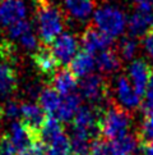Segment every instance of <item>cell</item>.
I'll use <instances>...</instances> for the list:
<instances>
[{
  "label": "cell",
  "mask_w": 153,
  "mask_h": 155,
  "mask_svg": "<svg viewBox=\"0 0 153 155\" xmlns=\"http://www.w3.org/2000/svg\"><path fill=\"white\" fill-rule=\"evenodd\" d=\"M134 2H136V3H143V2H149V0H134Z\"/></svg>",
  "instance_id": "836d02e7"
},
{
  "label": "cell",
  "mask_w": 153,
  "mask_h": 155,
  "mask_svg": "<svg viewBox=\"0 0 153 155\" xmlns=\"http://www.w3.org/2000/svg\"><path fill=\"white\" fill-rule=\"evenodd\" d=\"M63 96L54 88L52 86H47L42 88L38 95V105L42 108V110L48 115H55L58 109L60 107Z\"/></svg>",
  "instance_id": "44dd1931"
},
{
  "label": "cell",
  "mask_w": 153,
  "mask_h": 155,
  "mask_svg": "<svg viewBox=\"0 0 153 155\" xmlns=\"http://www.w3.org/2000/svg\"><path fill=\"white\" fill-rule=\"evenodd\" d=\"M102 110L97 107H89L84 105L80 107L76 112L75 117L73 118V132L95 141L96 138L101 137L100 132V119H101Z\"/></svg>",
  "instance_id": "277c9868"
},
{
  "label": "cell",
  "mask_w": 153,
  "mask_h": 155,
  "mask_svg": "<svg viewBox=\"0 0 153 155\" xmlns=\"http://www.w3.org/2000/svg\"><path fill=\"white\" fill-rule=\"evenodd\" d=\"M145 101L143 105V109L147 115H153V69L151 71V77H149V85L145 92Z\"/></svg>",
  "instance_id": "f1b7e54d"
},
{
  "label": "cell",
  "mask_w": 153,
  "mask_h": 155,
  "mask_svg": "<svg viewBox=\"0 0 153 155\" xmlns=\"http://www.w3.org/2000/svg\"><path fill=\"white\" fill-rule=\"evenodd\" d=\"M117 54L120 55V58H123L124 60H132L136 51H138V41L133 36H125L119 41L117 45Z\"/></svg>",
  "instance_id": "cb8c5ba5"
},
{
  "label": "cell",
  "mask_w": 153,
  "mask_h": 155,
  "mask_svg": "<svg viewBox=\"0 0 153 155\" xmlns=\"http://www.w3.org/2000/svg\"><path fill=\"white\" fill-rule=\"evenodd\" d=\"M18 41L20 42V45L23 46L26 50L32 51V53H33L35 50H37L38 46H40L38 45V40H37V37H36L35 32L32 28L28 30L27 32H24V34L18 38Z\"/></svg>",
  "instance_id": "484cf974"
},
{
  "label": "cell",
  "mask_w": 153,
  "mask_h": 155,
  "mask_svg": "<svg viewBox=\"0 0 153 155\" xmlns=\"http://www.w3.org/2000/svg\"><path fill=\"white\" fill-rule=\"evenodd\" d=\"M132 127V115L116 103H112L107 109L102 110L100 119L101 137L114 141L129 134Z\"/></svg>",
  "instance_id": "7a4b0ae2"
},
{
  "label": "cell",
  "mask_w": 153,
  "mask_h": 155,
  "mask_svg": "<svg viewBox=\"0 0 153 155\" xmlns=\"http://www.w3.org/2000/svg\"><path fill=\"white\" fill-rule=\"evenodd\" d=\"M80 103H82V97H80V95H78V94H75V92L70 94V95H67V96H63L60 107L54 117H56L61 123L63 122L73 120L76 112H78L80 108Z\"/></svg>",
  "instance_id": "d6986e66"
},
{
  "label": "cell",
  "mask_w": 153,
  "mask_h": 155,
  "mask_svg": "<svg viewBox=\"0 0 153 155\" xmlns=\"http://www.w3.org/2000/svg\"><path fill=\"white\" fill-rule=\"evenodd\" d=\"M142 45L145 54L153 60V30H151L148 34H145L143 36V41H142Z\"/></svg>",
  "instance_id": "4dcf8cb0"
},
{
  "label": "cell",
  "mask_w": 153,
  "mask_h": 155,
  "mask_svg": "<svg viewBox=\"0 0 153 155\" xmlns=\"http://www.w3.org/2000/svg\"><path fill=\"white\" fill-rule=\"evenodd\" d=\"M143 154L144 155H153V142L143 145Z\"/></svg>",
  "instance_id": "1f68e13d"
},
{
  "label": "cell",
  "mask_w": 153,
  "mask_h": 155,
  "mask_svg": "<svg viewBox=\"0 0 153 155\" xmlns=\"http://www.w3.org/2000/svg\"><path fill=\"white\" fill-rule=\"evenodd\" d=\"M36 23L41 45L50 46L55 38L63 34L64 15L50 0H35Z\"/></svg>",
  "instance_id": "6da1fadb"
},
{
  "label": "cell",
  "mask_w": 153,
  "mask_h": 155,
  "mask_svg": "<svg viewBox=\"0 0 153 155\" xmlns=\"http://www.w3.org/2000/svg\"><path fill=\"white\" fill-rule=\"evenodd\" d=\"M7 135L10 138V141L14 143V146L17 147L18 153L20 150H23L26 146H28L33 140H38V138L41 140L40 135H37L35 132H32L31 130H28L23 124L22 120H19V122L14 120L13 123L10 124V130Z\"/></svg>",
  "instance_id": "5bb4252c"
},
{
  "label": "cell",
  "mask_w": 153,
  "mask_h": 155,
  "mask_svg": "<svg viewBox=\"0 0 153 155\" xmlns=\"http://www.w3.org/2000/svg\"><path fill=\"white\" fill-rule=\"evenodd\" d=\"M79 90L80 96L84 97L87 101L92 104H98L106 100L110 88H108L107 81L102 76L92 73L80 80Z\"/></svg>",
  "instance_id": "8992f818"
},
{
  "label": "cell",
  "mask_w": 153,
  "mask_h": 155,
  "mask_svg": "<svg viewBox=\"0 0 153 155\" xmlns=\"http://www.w3.org/2000/svg\"><path fill=\"white\" fill-rule=\"evenodd\" d=\"M96 68L102 73H116L121 68V58L112 49H106L96 54Z\"/></svg>",
  "instance_id": "ffe728a7"
},
{
  "label": "cell",
  "mask_w": 153,
  "mask_h": 155,
  "mask_svg": "<svg viewBox=\"0 0 153 155\" xmlns=\"http://www.w3.org/2000/svg\"><path fill=\"white\" fill-rule=\"evenodd\" d=\"M0 155H18L17 147L10 141L8 135H4L0 140Z\"/></svg>",
  "instance_id": "f546056e"
},
{
  "label": "cell",
  "mask_w": 153,
  "mask_h": 155,
  "mask_svg": "<svg viewBox=\"0 0 153 155\" xmlns=\"http://www.w3.org/2000/svg\"><path fill=\"white\" fill-rule=\"evenodd\" d=\"M47 147L42 142V140H33L28 146H26L23 150H20L18 155H46Z\"/></svg>",
  "instance_id": "4316f807"
},
{
  "label": "cell",
  "mask_w": 153,
  "mask_h": 155,
  "mask_svg": "<svg viewBox=\"0 0 153 155\" xmlns=\"http://www.w3.org/2000/svg\"><path fill=\"white\" fill-rule=\"evenodd\" d=\"M69 69L73 72L76 78H83L86 76H89L96 69V57L86 50L78 51L72 63L69 64Z\"/></svg>",
  "instance_id": "e0dca14e"
},
{
  "label": "cell",
  "mask_w": 153,
  "mask_h": 155,
  "mask_svg": "<svg viewBox=\"0 0 153 155\" xmlns=\"http://www.w3.org/2000/svg\"><path fill=\"white\" fill-rule=\"evenodd\" d=\"M136 136H138L142 146L145 145V143L153 142V115L145 114V118L142 122L140 128L138 131V134H136Z\"/></svg>",
  "instance_id": "d4e9b609"
},
{
  "label": "cell",
  "mask_w": 153,
  "mask_h": 155,
  "mask_svg": "<svg viewBox=\"0 0 153 155\" xmlns=\"http://www.w3.org/2000/svg\"><path fill=\"white\" fill-rule=\"evenodd\" d=\"M78 38L73 34H67V32H63L61 35H59L50 46L52 54L55 55L59 64L63 67H67L72 63L74 57L78 54Z\"/></svg>",
  "instance_id": "52a82bcc"
},
{
  "label": "cell",
  "mask_w": 153,
  "mask_h": 155,
  "mask_svg": "<svg viewBox=\"0 0 153 155\" xmlns=\"http://www.w3.org/2000/svg\"><path fill=\"white\" fill-rule=\"evenodd\" d=\"M153 4L151 2L139 3L136 10L128 21L129 35L133 37H143L153 30Z\"/></svg>",
  "instance_id": "5b68a950"
},
{
  "label": "cell",
  "mask_w": 153,
  "mask_h": 155,
  "mask_svg": "<svg viewBox=\"0 0 153 155\" xmlns=\"http://www.w3.org/2000/svg\"><path fill=\"white\" fill-rule=\"evenodd\" d=\"M115 97L117 100L116 104L128 112H132L140 107V96L135 92L128 76H117L115 81Z\"/></svg>",
  "instance_id": "ba28073f"
},
{
  "label": "cell",
  "mask_w": 153,
  "mask_h": 155,
  "mask_svg": "<svg viewBox=\"0 0 153 155\" xmlns=\"http://www.w3.org/2000/svg\"><path fill=\"white\" fill-rule=\"evenodd\" d=\"M112 147H114V146H112ZM114 150H115V149H114ZM114 155H124V154H119V153L115 151V153H114Z\"/></svg>",
  "instance_id": "e575fe53"
},
{
  "label": "cell",
  "mask_w": 153,
  "mask_h": 155,
  "mask_svg": "<svg viewBox=\"0 0 153 155\" xmlns=\"http://www.w3.org/2000/svg\"><path fill=\"white\" fill-rule=\"evenodd\" d=\"M114 38L108 37L107 35L102 34L100 30H97L95 26H88L82 34L80 44L83 46V50L88 51L89 54H98L106 49H110Z\"/></svg>",
  "instance_id": "8fae6325"
},
{
  "label": "cell",
  "mask_w": 153,
  "mask_h": 155,
  "mask_svg": "<svg viewBox=\"0 0 153 155\" xmlns=\"http://www.w3.org/2000/svg\"><path fill=\"white\" fill-rule=\"evenodd\" d=\"M51 86L61 96H67L75 91L78 82H76V77L74 76L72 71L67 67H63V68H59L56 71V73L52 76Z\"/></svg>",
  "instance_id": "9a60e30c"
},
{
  "label": "cell",
  "mask_w": 153,
  "mask_h": 155,
  "mask_svg": "<svg viewBox=\"0 0 153 155\" xmlns=\"http://www.w3.org/2000/svg\"><path fill=\"white\" fill-rule=\"evenodd\" d=\"M67 13L75 21L84 22L96 10V0H64Z\"/></svg>",
  "instance_id": "2e32d148"
},
{
  "label": "cell",
  "mask_w": 153,
  "mask_h": 155,
  "mask_svg": "<svg viewBox=\"0 0 153 155\" xmlns=\"http://www.w3.org/2000/svg\"><path fill=\"white\" fill-rule=\"evenodd\" d=\"M27 15L24 0H0V26L9 28Z\"/></svg>",
  "instance_id": "30bf717a"
},
{
  "label": "cell",
  "mask_w": 153,
  "mask_h": 155,
  "mask_svg": "<svg viewBox=\"0 0 153 155\" xmlns=\"http://www.w3.org/2000/svg\"><path fill=\"white\" fill-rule=\"evenodd\" d=\"M3 114L9 119L17 120L18 118H20V104H18L17 101L9 100L3 107Z\"/></svg>",
  "instance_id": "83f0119b"
},
{
  "label": "cell",
  "mask_w": 153,
  "mask_h": 155,
  "mask_svg": "<svg viewBox=\"0 0 153 155\" xmlns=\"http://www.w3.org/2000/svg\"><path fill=\"white\" fill-rule=\"evenodd\" d=\"M112 146L115 149V151L119 154H124V155H132L139 149V145H142L139 138L136 135H125L123 137L117 138V140L111 141Z\"/></svg>",
  "instance_id": "603a6c76"
},
{
  "label": "cell",
  "mask_w": 153,
  "mask_h": 155,
  "mask_svg": "<svg viewBox=\"0 0 153 155\" xmlns=\"http://www.w3.org/2000/svg\"><path fill=\"white\" fill-rule=\"evenodd\" d=\"M3 115H4V114H3V108L0 107V119H2V117H3ZM0 140H2V138H0Z\"/></svg>",
  "instance_id": "d6a6232c"
},
{
  "label": "cell",
  "mask_w": 153,
  "mask_h": 155,
  "mask_svg": "<svg viewBox=\"0 0 153 155\" xmlns=\"http://www.w3.org/2000/svg\"><path fill=\"white\" fill-rule=\"evenodd\" d=\"M63 134H64V130H63L61 122L56 117H54V115H47L40 131V137L42 142L47 146L51 141H54L56 137H59Z\"/></svg>",
  "instance_id": "7402d4cb"
},
{
  "label": "cell",
  "mask_w": 153,
  "mask_h": 155,
  "mask_svg": "<svg viewBox=\"0 0 153 155\" xmlns=\"http://www.w3.org/2000/svg\"><path fill=\"white\" fill-rule=\"evenodd\" d=\"M93 26L108 37L116 38L124 34L128 27V19L121 8L114 4H103L95 10Z\"/></svg>",
  "instance_id": "3957f363"
},
{
  "label": "cell",
  "mask_w": 153,
  "mask_h": 155,
  "mask_svg": "<svg viewBox=\"0 0 153 155\" xmlns=\"http://www.w3.org/2000/svg\"><path fill=\"white\" fill-rule=\"evenodd\" d=\"M46 113L38 104L35 103H22L20 104V120L32 132L40 135L41 127L46 119Z\"/></svg>",
  "instance_id": "4fadbf2b"
},
{
  "label": "cell",
  "mask_w": 153,
  "mask_h": 155,
  "mask_svg": "<svg viewBox=\"0 0 153 155\" xmlns=\"http://www.w3.org/2000/svg\"><path fill=\"white\" fill-rule=\"evenodd\" d=\"M46 155H51V154H48V153H46Z\"/></svg>",
  "instance_id": "d590c367"
},
{
  "label": "cell",
  "mask_w": 153,
  "mask_h": 155,
  "mask_svg": "<svg viewBox=\"0 0 153 155\" xmlns=\"http://www.w3.org/2000/svg\"><path fill=\"white\" fill-rule=\"evenodd\" d=\"M32 60H33V64L36 65L37 71L48 80L52 78V76L56 73V71L60 67L50 46L40 45L37 50L32 53Z\"/></svg>",
  "instance_id": "7c38bea8"
},
{
  "label": "cell",
  "mask_w": 153,
  "mask_h": 155,
  "mask_svg": "<svg viewBox=\"0 0 153 155\" xmlns=\"http://www.w3.org/2000/svg\"><path fill=\"white\" fill-rule=\"evenodd\" d=\"M151 67L144 59H135L128 67V78L133 85L135 92L143 97L149 85Z\"/></svg>",
  "instance_id": "9c48e42d"
},
{
  "label": "cell",
  "mask_w": 153,
  "mask_h": 155,
  "mask_svg": "<svg viewBox=\"0 0 153 155\" xmlns=\"http://www.w3.org/2000/svg\"><path fill=\"white\" fill-rule=\"evenodd\" d=\"M18 73L10 64H0V96L8 97L18 90Z\"/></svg>",
  "instance_id": "ac0fdd59"
}]
</instances>
